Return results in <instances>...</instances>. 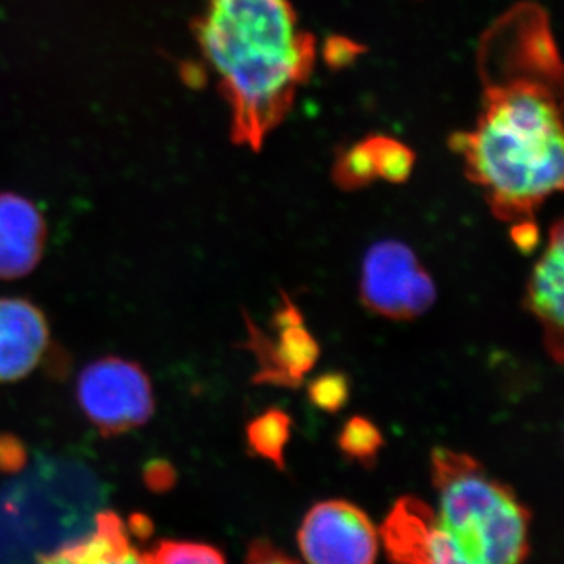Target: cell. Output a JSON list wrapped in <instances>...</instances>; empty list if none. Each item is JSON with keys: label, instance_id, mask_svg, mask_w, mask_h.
Instances as JSON below:
<instances>
[{"label": "cell", "instance_id": "obj_1", "mask_svg": "<svg viewBox=\"0 0 564 564\" xmlns=\"http://www.w3.org/2000/svg\"><path fill=\"white\" fill-rule=\"evenodd\" d=\"M478 62L480 115L452 148L497 218L533 220L563 187L562 65L544 11L522 3L500 18L484 36Z\"/></svg>", "mask_w": 564, "mask_h": 564}, {"label": "cell", "instance_id": "obj_2", "mask_svg": "<svg viewBox=\"0 0 564 564\" xmlns=\"http://www.w3.org/2000/svg\"><path fill=\"white\" fill-rule=\"evenodd\" d=\"M195 28L231 109L232 139L261 150L313 73L314 36L291 0H206Z\"/></svg>", "mask_w": 564, "mask_h": 564}, {"label": "cell", "instance_id": "obj_3", "mask_svg": "<svg viewBox=\"0 0 564 564\" xmlns=\"http://www.w3.org/2000/svg\"><path fill=\"white\" fill-rule=\"evenodd\" d=\"M432 478L440 496L437 521L463 563L524 562L532 513L510 486L488 477L474 456L444 447L432 452Z\"/></svg>", "mask_w": 564, "mask_h": 564}, {"label": "cell", "instance_id": "obj_4", "mask_svg": "<svg viewBox=\"0 0 564 564\" xmlns=\"http://www.w3.org/2000/svg\"><path fill=\"white\" fill-rule=\"evenodd\" d=\"M361 300L381 317L414 321L436 302V285L408 245L381 240L364 259Z\"/></svg>", "mask_w": 564, "mask_h": 564}, {"label": "cell", "instance_id": "obj_5", "mask_svg": "<svg viewBox=\"0 0 564 564\" xmlns=\"http://www.w3.org/2000/svg\"><path fill=\"white\" fill-rule=\"evenodd\" d=\"M77 400L104 434L139 429L154 413L150 378L140 366L121 358H104L85 367L77 381Z\"/></svg>", "mask_w": 564, "mask_h": 564}, {"label": "cell", "instance_id": "obj_6", "mask_svg": "<svg viewBox=\"0 0 564 564\" xmlns=\"http://www.w3.org/2000/svg\"><path fill=\"white\" fill-rule=\"evenodd\" d=\"M380 534L361 508L328 500L311 508L299 530L303 558L314 564H370L380 551Z\"/></svg>", "mask_w": 564, "mask_h": 564}, {"label": "cell", "instance_id": "obj_7", "mask_svg": "<svg viewBox=\"0 0 564 564\" xmlns=\"http://www.w3.org/2000/svg\"><path fill=\"white\" fill-rule=\"evenodd\" d=\"M282 306L273 317L278 337L265 336L248 315V340L242 345L254 352L259 370L254 375L256 384H273L280 388L296 389L304 377L314 369L321 347L310 329L304 326L303 315L296 310L285 293H282Z\"/></svg>", "mask_w": 564, "mask_h": 564}, {"label": "cell", "instance_id": "obj_8", "mask_svg": "<svg viewBox=\"0 0 564 564\" xmlns=\"http://www.w3.org/2000/svg\"><path fill=\"white\" fill-rule=\"evenodd\" d=\"M378 534L393 563H463L454 541L441 529L437 516L417 497L397 500Z\"/></svg>", "mask_w": 564, "mask_h": 564}, {"label": "cell", "instance_id": "obj_9", "mask_svg": "<svg viewBox=\"0 0 564 564\" xmlns=\"http://www.w3.org/2000/svg\"><path fill=\"white\" fill-rule=\"evenodd\" d=\"M50 344V325L28 300L0 299V383L33 372Z\"/></svg>", "mask_w": 564, "mask_h": 564}, {"label": "cell", "instance_id": "obj_10", "mask_svg": "<svg viewBox=\"0 0 564 564\" xmlns=\"http://www.w3.org/2000/svg\"><path fill=\"white\" fill-rule=\"evenodd\" d=\"M564 236L563 221L552 226L547 247L534 265L527 284L525 307L540 321L544 344L556 364L563 362L564 326Z\"/></svg>", "mask_w": 564, "mask_h": 564}, {"label": "cell", "instance_id": "obj_11", "mask_svg": "<svg viewBox=\"0 0 564 564\" xmlns=\"http://www.w3.org/2000/svg\"><path fill=\"white\" fill-rule=\"evenodd\" d=\"M46 243V223L35 204L0 195V280H20L36 269Z\"/></svg>", "mask_w": 564, "mask_h": 564}, {"label": "cell", "instance_id": "obj_12", "mask_svg": "<svg viewBox=\"0 0 564 564\" xmlns=\"http://www.w3.org/2000/svg\"><path fill=\"white\" fill-rule=\"evenodd\" d=\"M126 527L117 514L98 516V525L88 538L79 540L47 556L46 562L55 563H126L139 562L132 555Z\"/></svg>", "mask_w": 564, "mask_h": 564}, {"label": "cell", "instance_id": "obj_13", "mask_svg": "<svg viewBox=\"0 0 564 564\" xmlns=\"http://www.w3.org/2000/svg\"><path fill=\"white\" fill-rule=\"evenodd\" d=\"M291 415L280 408H270L265 413L252 419L247 426L248 447L252 455L272 462L276 469H285V445L291 441Z\"/></svg>", "mask_w": 564, "mask_h": 564}, {"label": "cell", "instance_id": "obj_14", "mask_svg": "<svg viewBox=\"0 0 564 564\" xmlns=\"http://www.w3.org/2000/svg\"><path fill=\"white\" fill-rule=\"evenodd\" d=\"M337 444L340 452L351 462L359 463L364 467H372L377 463L384 440L380 429L373 422L362 415H355L345 422Z\"/></svg>", "mask_w": 564, "mask_h": 564}, {"label": "cell", "instance_id": "obj_15", "mask_svg": "<svg viewBox=\"0 0 564 564\" xmlns=\"http://www.w3.org/2000/svg\"><path fill=\"white\" fill-rule=\"evenodd\" d=\"M220 549L191 541H161L151 554L140 556L143 563H225Z\"/></svg>", "mask_w": 564, "mask_h": 564}, {"label": "cell", "instance_id": "obj_16", "mask_svg": "<svg viewBox=\"0 0 564 564\" xmlns=\"http://www.w3.org/2000/svg\"><path fill=\"white\" fill-rule=\"evenodd\" d=\"M367 141L372 148L378 177L402 182L410 176L414 163L413 152L399 141L386 139V137H373Z\"/></svg>", "mask_w": 564, "mask_h": 564}, {"label": "cell", "instance_id": "obj_17", "mask_svg": "<svg viewBox=\"0 0 564 564\" xmlns=\"http://www.w3.org/2000/svg\"><path fill=\"white\" fill-rule=\"evenodd\" d=\"M378 177L372 148L369 141L356 144L337 162L336 180L340 187L358 188Z\"/></svg>", "mask_w": 564, "mask_h": 564}, {"label": "cell", "instance_id": "obj_18", "mask_svg": "<svg viewBox=\"0 0 564 564\" xmlns=\"http://www.w3.org/2000/svg\"><path fill=\"white\" fill-rule=\"evenodd\" d=\"M307 397L318 410L339 413L350 399V380L345 373H323L307 386Z\"/></svg>", "mask_w": 564, "mask_h": 564}, {"label": "cell", "instance_id": "obj_19", "mask_svg": "<svg viewBox=\"0 0 564 564\" xmlns=\"http://www.w3.org/2000/svg\"><path fill=\"white\" fill-rule=\"evenodd\" d=\"M296 560L269 540H254L248 547L247 563H295Z\"/></svg>", "mask_w": 564, "mask_h": 564}, {"label": "cell", "instance_id": "obj_20", "mask_svg": "<svg viewBox=\"0 0 564 564\" xmlns=\"http://www.w3.org/2000/svg\"><path fill=\"white\" fill-rule=\"evenodd\" d=\"M24 462L25 452L20 441L11 436L0 437V470L14 473L21 469Z\"/></svg>", "mask_w": 564, "mask_h": 564}, {"label": "cell", "instance_id": "obj_21", "mask_svg": "<svg viewBox=\"0 0 564 564\" xmlns=\"http://www.w3.org/2000/svg\"><path fill=\"white\" fill-rule=\"evenodd\" d=\"M511 239L519 251L530 254L540 245V231L533 220L516 221L511 228Z\"/></svg>", "mask_w": 564, "mask_h": 564}, {"label": "cell", "instance_id": "obj_22", "mask_svg": "<svg viewBox=\"0 0 564 564\" xmlns=\"http://www.w3.org/2000/svg\"><path fill=\"white\" fill-rule=\"evenodd\" d=\"M144 480L154 491H165L174 484V470L166 463H152L144 474Z\"/></svg>", "mask_w": 564, "mask_h": 564}, {"label": "cell", "instance_id": "obj_23", "mask_svg": "<svg viewBox=\"0 0 564 564\" xmlns=\"http://www.w3.org/2000/svg\"><path fill=\"white\" fill-rule=\"evenodd\" d=\"M131 527L133 532L139 534V536L151 533V522L148 521L144 516H135V518H132Z\"/></svg>", "mask_w": 564, "mask_h": 564}]
</instances>
